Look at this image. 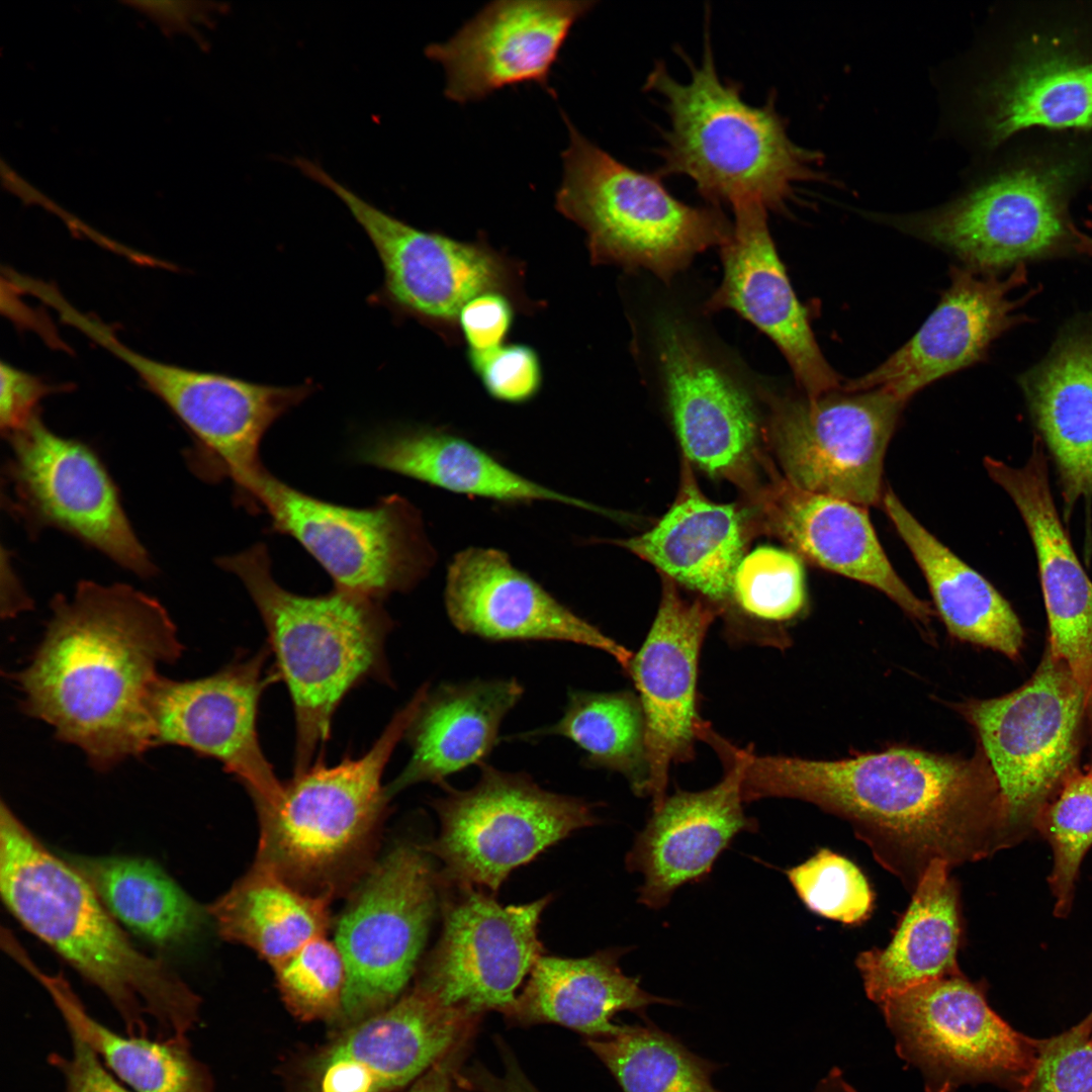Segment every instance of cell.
Returning <instances> with one entry per match:
<instances>
[{"label": "cell", "mask_w": 1092, "mask_h": 1092, "mask_svg": "<svg viewBox=\"0 0 1092 1092\" xmlns=\"http://www.w3.org/2000/svg\"><path fill=\"white\" fill-rule=\"evenodd\" d=\"M740 756L744 802L798 799L844 819L911 893L934 860L953 869L1001 850L1000 789L981 748L971 758L904 746L837 760Z\"/></svg>", "instance_id": "obj_1"}, {"label": "cell", "mask_w": 1092, "mask_h": 1092, "mask_svg": "<svg viewBox=\"0 0 1092 1092\" xmlns=\"http://www.w3.org/2000/svg\"><path fill=\"white\" fill-rule=\"evenodd\" d=\"M25 666L9 676L24 714L50 725L99 770L152 746L151 704L184 646L166 609L130 585L81 581L52 601Z\"/></svg>", "instance_id": "obj_2"}, {"label": "cell", "mask_w": 1092, "mask_h": 1092, "mask_svg": "<svg viewBox=\"0 0 1092 1092\" xmlns=\"http://www.w3.org/2000/svg\"><path fill=\"white\" fill-rule=\"evenodd\" d=\"M0 892L18 922L98 988L129 1035L187 1038L200 997L162 960L139 950L92 887L2 800Z\"/></svg>", "instance_id": "obj_3"}, {"label": "cell", "mask_w": 1092, "mask_h": 1092, "mask_svg": "<svg viewBox=\"0 0 1092 1092\" xmlns=\"http://www.w3.org/2000/svg\"><path fill=\"white\" fill-rule=\"evenodd\" d=\"M1092 189V129L1030 131L982 155L961 195L936 208L883 218L973 270L995 273L1024 261L1084 252L1090 237L1071 216Z\"/></svg>", "instance_id": "obj_4"}, {"label": "cell", "mask_w": 1092, "mask_h": 1092, "mask_svg": "<svg viewBox=\"0 0 1092 1092\" xmlns=\"http://www.w3.org/2000/svg\"><path fill=\"white\" fill-rule=\"evenodd\" d=\"M701 59L682 53L689 79L678 81L663 62L644 89L658 96L668 123L657 155L661 176L689 178L712 205L756 202L785 213L800 186L826 183L823 155L796 144L778 111L775 94L761 105L746 102L739 83L718 72L710 31Z\"/></svg>", "instance_id": "obj_5"}, {"label": "cell", "mask_w": 1092, "mask_h": 1092, "mask_svg": "<svg viewBox=\"0 0 1092 1092\" xmlns=\"http://www.w3.org/2000/svg\"><path fill=\"white\" fill-rule=\"evenodd\" d=\"M972 65L966 122L982 155L1030 131L1092 129V0L1002 4Z\"/></svg>", "instance_id": "obj_6"}, {"label": "cell", "mask_w": 1092, "mask_h": 1092, "mask_svg": "<svg viewBox=\"0 0 1092 1092\" xmlns=\"http://www.w3.org/2000/svg\"><path fill=\"white\" fill-rule=\"evenodd\" d=\"M217 564L241 578L266 626L293 704L295 772L301 771L328 738L339 703L381 663L389 618L379 601L343 589L317 597L284 589L271 575L264 544Z\"/></svg>", "instance_id": "obj_7"}, {"label": "cell", "mask_w": 1092, "mask_h": 1092, "mask_svg": "<svg viewBox=\"0 0 1092 1092\" xmlns=\"http://www.w3.org/2000/svg\"><path fill=\"white\" fill-rule=\"evenodd\" d=\"M429 691L422 686L361 757L334 766L317 761L283 784L278 800L256 809L259 841L254 863L296 889L330 898L362 871L388 796L385 765Z\"/></svg>", "instance_id": "obj_8"}, {"label": "cell", "mask_w": 1092, "mask_h": 1092, "mask_svg": "<svg viewBox=\"0 0 1092 1092\" xmlns=\"http://www.w3.org/2000/svg\"><path fill=\"white\" fill-rule=\"evenodd\" d=\"M564 121L569 144L555 205L584 231L593 262L643 268L669 282L696 255L729 240L733 223L718 206L678 200L657 174L618 161Z\"/></svg>", "instance_id": "obj_9"}, {"label": "cell", "mask_w": 1092, "mask_h": 1092, "mask_svg": "<svg viewBox=\"0 0 1092 1092\" xmlns=\"http://www.w3.org/2000/svg\"><path fill=\"white\" fill-rule=\"evenodd\" d=\"M976 729L1002 803L1001 849L1023 840L1078 768L1092 731V696L1045 647L1031 677L1004 696L961 707Z\"/></svg>", "instance_id": "obj_10"}, {"label": "cell", "mask_w": 1092, "mask_h": 1092, "mask_svg": "<svg viewBox=\"0 0 1092 1092\" xmlns=\"http://www.w3.org/2000/svg\"><path fill=\"white\" fill-rule=\"evenodd\" d=\"M237 495L265 510L273 531L300 543L339 589L379 601L414 588L437 560L420 511L397 494L354 509L305 494L263 468Z\"/></svg>", "instance_id": "obj_11"}, {"label": "cell", "mask_w": 1092, "mask_h": 1092, "mask_svg": "<svg viewBox=\"0 0 1092 1092\" xmlns=\"http://www.w3.org/2000/svg\"><path fill=\"white\" fill-rule=\"evenodd\" d=\"M292 164L340 198L374 246L384 276L371 303L397 317L414 318L453 342L460 336L462 308L481 293L498 291L524 310L531 308L522 290L523 268L516 260L483 242L417 229L369 203L313 161L296 157Z\"/></svg>", "instance_id": "obj_12"}, {"label": "cell", "mask_w": 1092, "mask_h": 1092, "mask_svg": "<svg viewBox=\"0 0 1092 1092\" xmlns=\"http://www.w3.org/2000/svg\"><path fill=\"white\" fill-rule=\"evenodd\" d=\"M479 767L475 786L445 785L446 795L432 802L441 830L422 848L442 861L447 883L496 893L515 869L599 822L582 799L544 790L525 772Z\"/></svg>", "instance_id": "obj_13"}, {"label": "cell", "mask_w": 1092, "mask_h": 1092, "mask_svg": "<svg viewBox=\"0 0 1092 1092\" xmlns=\"http://www.w3.org/2000/svg\"><path fill=\"white\" fill-rule=\"evenodd\" d=\"M897 1055L922 1075L926 1092L991 1083L1018 1092L1029 1080L1039 1041L990 1006L987 987L963 973L939 978L880 1005Z\"/></svg>", "instance_id": "obj_14"}, {"label": "cell", "mask_w": 1092, "mask_h": 1092, "mask_svg": "<svg viewBox=\"0 0 1092 1092\" xmlns=\"http://www.w3.org/2000/svg\"><path fill=\"white\" fill-rule=\"evenodd\" d=\"M427 854L411 844L393 848L367 872L337 922L346 1024L394 1003L417 969L440 894Z\"/></svg>", "instance_id": "obj_15"}, {"label": "cell", "mask_w": 1092, "mask_h": 1092, "mask_svg": "<svg viewBox=\"0 0 1092 1092\" xmlns=\"http://www.w3.org/2000/svg\"><path fill=\"white\" fill-rule=\"evenodd\" d=\"M764 396L787 479L866 508L882 503L884 459L907 400L884 388Z\"/></svg>", "instance_id": "obj_16"}, {"label": "cell", "mask_w": 1092, "mask_h": 1092, "mask_svg": "<svg viewBox=\"0 0 1092 1092\" xmlns=\"http://www.w3.org/2000/svg\"><path fill=\"white\" fill-rule=\"evenodd\" d=\"M440 896L442 933L416 983L446 1006L478 1017L486 1011L507 1016L543 956L538 926L551 896L504 906L482 889L441 878Z\"/></svg>", "instance_id": "obj_17"}, {"label": "cell", "mask_w": 1092, "mask_h": 1092, "mask_svg": "<svg viewBox=\"0 0 1092 1092\" xmlns=\"http://www.w3.org/2000/svg\"><path fill=\"white\" fill-rule=\"evenodd\" d=\"M85 335L130 366L184 423L198 443L204 476L229 477L237 490L263 469L259 447L268 429L314 390L309 383L269 385L160 362L123 345L99 320Z\"/></svg>", "instance_id": "obj_18"}, {"label": "cell", "mask_w": 1092, "mask_h": 1092, "mask_svg": "<svg viewBox=\"0 0 1092 1092\" xmlns=\"http://www.w3.org/2000/svg\"><path fill=\"white\" fill-rule=\"evenodd\" d=\"M8 439L16 508L32 526L60 528L139 575L154 573L116 487L94 452L53 433L38 416Z\"/></svg>", "instance_id": "obj_19"}, {"label": "cell", "mask_w": 1092, "mask_h": 1092, "mask_svg": "<svg viewBox=\"0 0 1092 1092\" xmlns=\"http://www.w3.org/2000/svg\"><path fill=\"white\" fill-rule=\"evenodd\" d=\"M264 658L258 654L195 679L162 676L151 704L152 746L185 747L219 761L246 787L256 809L274 804L283 788L257 733Z\"/></svg>", "instance_id": "obj_20"}, {"label": "cell", "mask_w": 1092, "mask_h": 1092, "mask_svg": "<svg viewBox=\"0 0 1092 1092\" xmlns=\"http://www.w3.org/2000/svg\"><path fill=\"white\" fill-rule=\"evenodd\" d=\"M717 614L708 601L685 599L664 576L657 613L627 671L644 715L653 809L667 796L670 765L694 758L699 657Z\"/></svg>", "instance_id": "obj_21"}, {"label": "cell", "mask_w": 1092, "mask_h": 1092, "mask_svg": "<svg viewBox=\"0 0 1092 1092\" xmlns=\"http://www.w3.org/2000/svg\"><path fill=\"white\" fill-rule=\"evenodd\" d=\"M699 727L698 739L719 753L724 777L709 789L666 796L626 855L629 872L643 876L639 902L651 909L666 906L681 886L702 882L740 832L757 828L744 813L738 747L705 721Z\"/></svg>", "instance_id": "obj_22"}, {"label": "cell", "mask_w": 1092, "mask_h": 1092, "mask_svg": "<svg viewBox=\"0 0 1092 1092\" xmlns=\"http://www.w3.org/2000/svg\"><path fill=\"white\" fill-rule=\"evenodd\" d=\"M592 0H498L490 2L450 39L429 44L426 56L446 76L445 96L477 101L508 86L547 87L553 65L572 26Z\"/></svg>", "instance_id": "obj_23"}, {"label": "cell", "mask_w": 1092, "mask_h": 1092, "mask_svg": "<svg viewBox=\"0 0 1092 1092\" xmlns=\"http://www.w3.org/2000/svg\"><path fill=\"white\" fill-rule=\"evenodd\" d=\"M444 603L461 633L488 641H563L611 655L627 673L633 653L560 603L503 550L470 546L454 555Z\"/></svg>", "instance_id": "obj_24"}, {"label": "cell", "mask_w": 1092, "mask_h": 1092, "mask_svg": "<svg viewBox=\"0 0 1092 1092\" xmlns=\"http://www.w3.org/2000/svg\"><path fill=\"white\" fill-rule=\"evenodd\" d=\"M655 332L660 377L686 457L711 474L744 479L757 435L746 389L679 320L662 316Z\"/></svg>", "instance_id": "obj_25"}, {"label": "cell", "mask_w": 1092, "mask_h": 1092, "mask_svg": "<svg viewBox=\"0 0 1092 1092\" xmlns=\"http://www.w3.org/2000/svg\"><path fill=\"white\" fill-rule=\"evenodd\" d=\"M1024 265L1006 278L952 266L950 283L915 335L874 370L846 381L842 389L884 388L908 399L943 376L979 362L990 345L1021 322L1022 300L1010 292L1025 282Z\"/></svg>", "instance_id": "obj_26"}, {"label": "cell", "mask_w": 1092, "mask_h": 1092, "mask_svg": "<svg viewBox=\"0 0 1092 1092\" xmlns=\"http://www.w3.org/2000/svg\"><path fill=\"white\" fill-rule=\"evenodd\" d=\"M734 223L721 247L723 278L706 302L708 311L731 309L780 349L804 393L816 397L842 388L824 358L806 308L791 285L767 224V209L744 202L732 207Z\"/></svg>", "instance_id": "obj_27"}, {"label": "cell", "mask_w": 1092, "mask_h": 1092, "mask_svg": "<svg viewBox=\"0 0 1092 1092\" xmlns=\"http://www.w3.org/2000/svg\"><path fill=\"white\" fill-rule=\"evenodd\" d=\"M984 466L1012 499L1033 545L1049 626L1045 647L1092 696V580L1054 500L1045 449L1035 436L1022 466L989 456Z\"/></svg>", "instance_id": "obj_28"}, {"label": "cell", "mask_w": 1092, "mask_h": 1092, "mask_svg": "<svg viewBox=\"0 0 1092 1092\" xmlns=\"http://www.w3.org/2000/svg\"><path fill=\"white\" fill-rule=\"evenodd\" d=\"M756 504L762 525L800 558L869 584L912 618L930 622L934 611L893 568L868 508L804 489L778 473L759 489Z\"/></svg>", "instance_id": "obj_29"}, {"label": "cell", "mask_w": 1092, "mask_h": 1092, "mask_svg": "<svg viewBox=\"0 0 1092 1092\" xmlns=\"http://www.w3.org/2000/svg\"><path fill=\"white\" fill-rule=\"evenodd\" d=\"M356 456L366 464L457 494L509 505L553 502L609 514L518 473L469 439L444 428H382L362 440Z\"/></svg>", "instance_id": "obj_30"}, {"label": "cell", "mask_w": 1092, "mask_h": 1092, "mask_svg": "<svg viewBox=\"0 0 1092 1092\" xmlns=\"http://www.w3.org/2000/svg\"><path fill=\"white\" fill-rule=\"evenodd\" d=\"M479 1018L446 1006L416 983L385 1009L351 1025L312 1060L311 1070L318 1075L329 1064L351 1059L372 1072L376 1092H390L467 1044Z\"/></svg>", "instance_id": "obj_31"}, {"label": "cell", "mask_w": 1092, "mask_h": 1092, "mask_svg": "<svg viewBox=\"0 0 1092 1092\" xmlns=\"http://www.w3.org/2000/svg\"><path fill=\"white\" fill-rule=\"evenodd\" d=\"M523 694L515 678L445 682L428 692L404 735L411 758L385 788L388 798L419 783L444 787L450 775L484 763Z\"/></svg>", "instance_id": "obj_32"}, {"label": "cell", "mask_w": 1092, "mask_h": 1092, "mask_svg": "<svg viewBox=\"0 0 1092 1092\" xmlns=\"http://www.w3.org/2000/svg\"><path fill=\"white\" fill-rule=\"evenodd\" d=\"M746 541L743 511L708 499L684 462L679 490L670 509L647 532L614 543L674 582L711 601H723L732 595Z\"/></svg>", "instance_id": "obj_33"}, {"label": "cell", "mask_w": 1092, "mask_h": 1092, "mask_svg": "<svg viewBox=\"0 0 1092 1092\" xmlns=\"http://www.w3.org/2000/svg\"><path fill=\"white\" fill-rule=\"evenodd\" d=\"M1020 382L1068 522L1078 502L1092 500V330L1068 334Z\"/></svg>", "instance_id": "obj_34"}, {"label": "cell", "mask_w": 1092, "mask_h": 1092, "mask_svg": "<svg viewBox=\"0 0 1092 1092\" xmlns=\"http://www.w3.org/2000/svg\"><path fill=\"white\" fill-rule=\"evenodd\" d=\"M951 870L943 860L932 861L912 891L890 942L856 957L864 992L878 1005L918 985L962 973L958 953L963 915Z\"/></svg>", "instance_id": "obj_35"}, {"label": "cell", "mask_w": 1092, "mask_h": 1092, "mask_svg": "<svg viewBox=\"0 0 1092 1092\" xmlns=\"http://www.w3.org/2000/svg\"><path fill=\"white\" fill-rule=\"evenodd\" d=\"M624 952L612 947L580 959L542 956L507 1017L522 1024L557 1023L596 1038L619 1030L613 1021L619 1012L643 1014L654 1004H674L624 974Z\"/></svg>", "instance_id": "obj_36"}, {"label": "cell", "mask_w": 1092, "mask_h": 1092, "mask_svg": "<svg viewBox=\"0 0 1092 1092\" xmlns=\"http://www.w3.org/2000/svg\"><path fill=\"white\" fill-rule=\"evenodd\" d=\"M882 505L920 567L948 633L1017 659L1024 631L1008 601L928 532L891 489Z\"/></svg>", "instance_id": "obj_37"}, {"label": "cell", "mask_w": 1092, "mask_h": 1092, "mask_svg": "<svg viewBox=\"0 0 1092 1092\" xmlns=\"http://www.w3.org/2000/svg\"><path fill=\"white\" fill-rule=\"evenodd\" d=\"M5 952L47 990L70 1034L82 1039L106 1069L133 1092H214L207 1067L188 1038L122 1035L92 1017L66 976L43 972L17 939Z\"/></svg>", "instance_id": "obj_38"}, {"label": "cell", "mask_w": 1092, "mask_h": 1092, "mask_svg": "<svg viewBox=\"0 0 1092 1092\" xmlns=\"http://www.w3.org/2000/svg\"><path fill=\"white\" fill-rule=\"evenodd\" d=\"M108 912L155 946L173 950L195 941L210 919L159 864L133 856L67 855Z\"/></svg>", "instance_id": "obj_39"}, {"label": "cell", "mask_w": 1092, "mask_h": 1092, "mask_svg": "<svg viewBox=\"0 0 1092 1092\" xmlns=\"http://www.w3.org/2000/svg\"><path fill=\"white\" fill-rule=\"evenodd\" d=\"M330 902L254 863L207 911L223 939L252 948L273 969L326 935Z\"/></svg>", "instance_id": "obj_40"}, {"label": "cell", "mask_w": 1092, "mask_h": 1092, "mask_svg": "<svg viewBox=\"0 0 1092 1092\" xmlns=\"http://www.w3.org/2000/svg\"><path fill=\"white\" fill-rule=\"evenodd\" d=\"M549 735L572 741L583 752L585 765L620 772L634 794L648 795L645 721L638 696L628 691L570 690L557 722L525 732L519 738Z\"/></svg>", "instance_id": "obj_41"}, {"label": "cell", "mask_w": 1092, "mask_h": 1092, "mask_svg": "<svg viewBox=\"0 0 1092 1092\" xmlns=\"http://www.w3.org/2000/svg\"><path fill=\"white\" fill-rule=\"evenodd\" d=\"M585 1042L623 1092H720L712 1082L716 1066L651 1023L621 1024Z\"/></svg>", "instance_id": "obj_42"}, {"label": "cell", "mask_w": 1092, "mask_h": 1092, "mask_svg": "<svg viewBox=\"0 0 1092 1092\" xmlns=\"http://www.w3.org/2000/svg\"><path fill=\"white\" fill-rule=\"evenodd\" d=\"M1051 845L1049 884L1054 914L1067 917L1072 908L1081 862L1092 846V774L1077 769L1039 812L1034 831Z\"/></svg>", "instance_id": "obj_43"}, {"label": "cell", "mask_w": 1092, "mask_h": 1092, "mask_svg": "<svg viewBox=\"0 0 1092 1092\" xmlns=\"http://www.w3.org/2000/svg\"><path fill=\"white\" fill-rule=\"evenodd\" d=\"M785 874L805 907L816 915L856 925L874 910V892L863 873L829 848H820Z\"/></svg>", "instance_id": "obj_44"}, {"label": "cell", "mask_w": 1092, "mask_h": 1092, "mask_svg": "<svg viewBox=\"0 0 1092 1092\" xmlns=\"http://www.w3.org/2000/svg\"><path fill=\"white\" fill-rule=\"evenodd\" d=\"M288 1010L303 1021L340 1018L346 968L336 943L316 937L273 968Z\"/></svg>", "instance_id": "obj_45"}, {"label": "cell", "mask_w": 1092, "mask_h": 1092, "mask_svg": "<svg viewBox=\"0 0 1092 1092\" xmlns=\"http://www.w3.org/2000/svg\"><path fill=\"white\" fill-rule=\"evenodd\" d=\"M731 596L744 613L759 620L795 618L806 604L801 558L793 551L757 547L739 563Z\"/></svg>", "instance_id": "obj_46"}, {"label": "cell", "mask_w": 1092, "mask_h": 1092, "mask_svg": "<svg viewBox=\"0 0 1092 1092\" xmlns=\"http://www.w3.org/2000/svg\"><path fill=\"white\" fill-rule=\"evenodd\" d=\"M1018 1092H1092V1014L1039 1041L1037 1061Z\"/></svg>", "instance_id": "obj_47"}, {"label": "cell", "mask_w": 1092, "mask_h": 1092, "mask_svg": "<svg viewBox=\"0 0 1092 1092\" xmlns=\"http://www.w3.org/2000/svg\"><path fill=\"white\" fill-rule=\"evenodd\" d=\"M472 371L493 399L511 404L532 400L543 382L541 360L535 349L504 344L483 352H468Z\"/></svg>", "instance_id": "obj_48"}, {"label": "cell", "mask_w": 1092, "mask_h": 1092, "mask_svg": "<svg viewBox=\"0 0 1092 1092\" xmlns=\"http://www.w3.org/2000/svg\"><path fill=\"white\" fill-rule=\"evenodd\" d=\"M517 306L509 295L498 291L484 292L468 301L458 317L459 333L468 352H483L504 345Z\"/></svg>", "instance_id": "obj_49"}, {"label": "cell", "mask_w": 1092, "mask_h": 1092, "mask_svg": "<svg viewBox=\"0 0 1092 1092\" xmlns=\"http://www.w3.org/2000/svg\"><path fill=\"white\" fill-rule=\"evenodd\" d=\"M70 1036L69 1056L53 1053L48 1058L62 1075L65 1092H133L121 1085L82 1039L74 1034Z\"/></svg>", "instance_id": "obj_50"}, {"label": "cell", "mask_w": 1092, "mask_h": 1092, "mask_svg": "<svg viewBox=\"0 0 1092 1092\" xmlns=\"http://www.w3.org/2000/svg\"><path fill=\"white\" fill-rule=\"evenodd\" d=\"M0 423L8 437L37 416L36 406L48 387L35 376L4 362L0 365Z\"/></svg>", "instance_id": "obj_51"}, {"label": "cell", "mask_w": 1092, "mask_h": 1092, "mask_svg": "<svg viewBox=\"0 0 1092 1092\" xmlns=\"http://www.w3.org/2000/svg\"><path fill=\"white\" fill-rule=\"evenodd\" d=\"M321 1092H376L375 1078L362 1063L340 1059L322 1070Z\"/></svg>", "instance_id": "obj_52"}, {"label": "cell", "mask_w": 1092, "mask_h": 1092, "mask_svg": "<svg viewBox=\"0 0 1092 1092\" xmlns=\"http://www.w3.org/2000/svg\"><path fill=\"white\" fill-rule=\"evenodd\" d=\"M128 4L169 31H187L205 11L204 3L193 1H134Z\"/></svg>", "instance_id": "obj_53"}, {"label": "cell", "mask_w": 1092, "mask_h": 1092, "mask_svg": "<svg viewBox=\"0 0 1092 1092\" xmlns=\"http://www.w3.org/2000/svg\"><path fill=\"white\" fill-rule=\"evenodd\" d=\"M467 1044L453 1050L437 1062L406 1092H456L457 1076Z\"/></svg>", "instance_id": "obj_54"}, {"label": "cell", "mask_w": 1092, "mask_h": 1092, "mask_svg": "<svg viewBox=\"0 0 1092 1092\" xmlns=\"http://www.w3.org/2000/svg\"><path fill=\"white\" fill-rule=\"evenodd\" d=\"M3 553V552H2ZM7 557L2 554L1 616L13 618L18 613L31 609V600L20 587Z\"/></svg>", "instance_id": "obj_55"}, {"label": "cell", "mask_w": 1092, "mask_h": 1092, "mask_svg": "<svg viewBox=\"0 0 1092 1092\" xmlns=\"http://www.w3.org/2000/svg\"><path fill=\"white\" fill-rule=\"evenodd\" d=\"M814 1092H856L845 1080L842 1071L836 1067L820 1080Z\"/></svg>", "instance_id": "obj_56"}, {"label": "cell", "mask_w": 1092, "mask_h": 1092, "mask_svg": "<svg viewBox=\"0 0 1092 1092\" xmlns=\"http://www.w3.org/2000/svg\"><path fill=\"white\" fill-rule=\"evenodd\" d=\"M1090 209H1091L1090 211L1092 212V206L1090 207ZM1091 224H1092V221H1091ZM1086 253L1092 254V238H1090L1089 241H1088V244H1087V247H1086Z\"/></svg>", "instance_id": "obj_57"}, {"label": "cell", "mask_w": 1092, "mask_h": 1092, "mask_svg": "<svg viewBox=\"0 0 1092 1092\" xmlns=\"http://www.w3.org/2000/svg\"><path fill=\"white\" fill-rule=\"evenodd\" d=\"M1088 771L1092 774V764H1091V767H1090V769Z\"/></svg>", "instance_id": "obj_58"}, {"label": "cell", "mask_w": 1092, "mask_h": 1092, "mask_svg": "<svg viewBox=\"0 0 1092 1092\" xmlns=\"http://www.w3.org/2000/svg\"><path fill=\"white\" fill-rule=\"evenodd\" d=\"M46 285H50V284H46ZM46 285H43V286H46ZM43 286H42V287H43ZM42 287H41V288H42ZM41 288H40V289H41ZM40 289L38 290V292L40 291ZM38 292H37V295H38ZM37 298H38V297H37Z\"/></svg>", "instance_id": "obj_59"}, {"label": "cell", "mask_w": 1092, "mask_h": 1092, "mask_svg": "<svg viewBox=\"0 0 1092 1092\" xmlns=\"http://www.w3.org/2000/svg\"><path fill=\"white\" fill-rule=\"evenodd\" d=\"M1091 1014H1092V1012H1091Z\"/></svg>", "instance_id": "obj_60"}]
</instances>
